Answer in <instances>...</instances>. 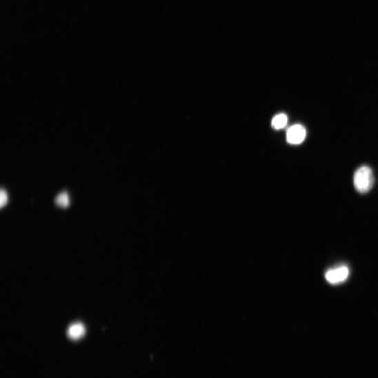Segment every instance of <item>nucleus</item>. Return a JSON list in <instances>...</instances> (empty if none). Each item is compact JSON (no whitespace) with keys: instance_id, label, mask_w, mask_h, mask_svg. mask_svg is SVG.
<instances>
[{"instance_id":"obj_5","label":"nucleus","mask_w":378,"mask_h":378,"mask_svg":"<svg viewBox=\"0 0 378 378\" xmlns=\"http://www.w3.org/2000/svg\"><path fill=\"white\" fill-rule=\"evenodd\" d=\"M288 116L285 114H279L275 116L272 121V127L275 130H280L288 124Z\"/></svg>"},{"instance_id":"obj_6","label":"nucleus","mask_w":378,"mask_h":378,"mask_svg":"<svg viewBox=\"0 0 378 378\" xmlns=\"http://www.w3.org/2000/svg\"><path fill=\"white\" fill-rule=\"evenodd\" d=\"M55 202L61 208H67L70 205V197L66 192H63L56 198Z\"/></svg>"},{"instance_id":"obj_1","label":"nucleus","mask_w":378,"mask_h":378,"mask_svg":"<svg viewBox=\"0 0 378 378\" xmlns=\"http://www.w3.org/2000/svg\"><path fill=\"white\" fill-rule=\"evenodd\" d=\"M374 181L372 171L368 166L360 167L354 175V185L360 194L368 192L373 186Z\"/></svg>"},{"instance_id":"obj_7","label":"nucleus","mask_w":378,"mask_h":378,"mask_svg":"<svg viewBox=\"0 0 378 378\" xmlns=\"http://www.w3.org/2000/svg\"><path fill=\"white\" fill-rule=\"evenodd\" d=\"M0 196H1V199H0V206L3 208L8 201V195L7 192L3 189V190L1 191V195H0Z\"/></svg>"},{"instance_id":"obj_2","label":"nucleus","mask_w":378,"mask_h":378,"mask_svg":"<svg viewBox=\"0 0 378 378\" xmlns=\"http://www.w3.org/2000/svg\"><path fill=\"white\" fill-rule=\"evenodd\" d=\"M350 270L346 266H341L328 270L325 274L326 281L332 285H339L349 277Z\"/></svg>"},{"instance_id":"obj_4","label":"nucleus","mask_w":378,"mask_h":378,"mask_svg":"<svg viewBox=\"0 0 378 378\" xmlns=\"http://www.w3.org/2000/svg\"><path fill=\"white\" fill-rule=\"evenodd\" d=\"M86 329L81 323H74L69 326L68 336L72 340H78L85 335Z\"/></svg>"},{"instance_id":"obj_3","label":"nucleus","mask_w":378,"mask_h":378,"mask_svg":"<svg viewBox=\"0 0 378 378\" xmlns=\"http://www.w3.org/2000/svg\"><path fill=\"white\" fill-rule=\"evenodd\" d=\"M306 129L301 124L290 127L287 132V141L291 145H300L306 137Z\"/></svg>"}]
</instances>
